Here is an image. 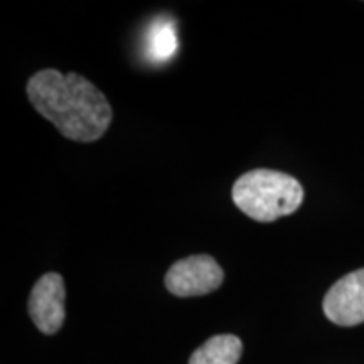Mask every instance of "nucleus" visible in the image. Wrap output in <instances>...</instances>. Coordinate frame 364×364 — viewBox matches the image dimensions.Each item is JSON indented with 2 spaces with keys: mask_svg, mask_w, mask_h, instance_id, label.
I'll list each match as a JSON object with an SVG mask.
<instances>
[{
  "mask_svg": "<svg viewBox=\"0 0 364 364\" xmlns=\"http://www.w3.org/2000/svg\"><path fill=\"white\" fill-rule=\"evenodd\" d=\"M324 314L338 326H358L364 322V268L343 277L324 297Z\"/></svg>",
  "mask_w": 364,
  "mask_h": 364,
  "instance_id": "nucleus-5",
  "label": "nucleus"
},
{
  "mask_svg": "<svg viewBox=\"0 0 364 364\" xmlns=\"http://www.w3.org/2000/svg\"><path fill=\"white\" fill-rule=\"evenodd\" d=\"M225 272L209 255H193L176 262L166 275V287L177 297H199L218 290Z\"/></svg>",
  "mask_w": 364,
  "mask_h": 364,
  "instance_id": "nucleus-3",
  "label": "nucleus"
},
{
  "mask_svg": "<svg viewBox=\"0 0 364 364\" xmlns=\"http://www.w3.org/2000/svg\"><path fill=\"white\" fill-rule=\"evenodd\" d=\"M27 97L59 134L75 142H95L112 124L113 112L107 97L78 73L38 71L27 81Z\"/></svg>",
  "mask_w": 364,
  "mask_h": 364,
  "instance_id": "nucleus-1",
  "label": "nucleus"
},
{
  "mask_svg": "<svg viewBox=\"0 0 364 364\" xmlns=\"http://www.w3.org/2000/svg\"><path fill=\"white\" fill-rule=\"evenodd\" d=\"M243 343L233 334H221L208 339L201 348L196 349L189 364H238Z\"/></svg>",
  "mask_w": 364,
  "mask_h": 364,
  "instance_id": "nucleus-6",
  "label": "nucleus"
},
{
  "mask_svg": "<svg viewBox=\"0 0 364 364\" xmlns=\"http://www.w3.org/2000/svg\"><path fill=\"white\" fill-rule=\"evenodd\" d=\"M65 280L59 273H46L36 282L29 297V316L43 334H56L65 324Z\"/></svg>",
  "mask_w": 364,
  "mask_h": 364,
  "instance_id": "nucleus-4",
  "label": "nucleus"
},
{
  "mask_svg": "<svg viewBox=\"0 0 364 364\" xmlns=\"http://www.w3.org/2000/svg\"><path fill=\"white\" fill-rule=\"evenodd\" d=\"M233 203L252 220L272 223L297 211L304 203V188L285 172L255 169L235 182Z\"/></svg>",
  "mask_w": 364,
  "mask_h": 364,
  "instance_id": "nucleus-2",
  "label": "nucleus"
},
{
  "mask_svg": "<svg viewBox=\"0 0 364 364\" xmlns=\"http://www.w3.org/2000/svg\"><path fill=\"white\" fill-rule=\"evenodd\" d=\"M177 51V36L172 21L157 19L147 33V54L152 61L166 63Z\"/></svg>",
  "mask_w": 364,
  "mask_h": 364,
  "instance_id": "nucleus-7",
  "label": "nucleus"
}]
</instances>
